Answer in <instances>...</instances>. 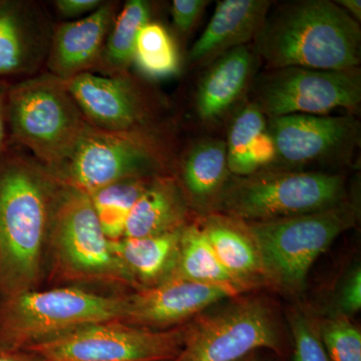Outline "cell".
<instances>
[{
  "label": "cell",
  "instance_id": "1",
  "mask_svg": "<svg viewBox=\"0 0 361 361\" xmlns=\"http://www.w3.org/2000/svg\"><path fill=\"white\" fill-rule=\"evenodd\" d=\"M59 185L32 157L0 158V301L39 285Z\"/></svg>",
  "mask_w": 361,
  "mask_h": 361
},
{
  "label": "cell",
  "instance_id": "2",
  "mask_svg": "<svg viewBox=\"0 0 361 361\" xmlns=\"http://www.w3.org/2000/svg\"><path fill=\"white\" fill-rule=\"evenodd\" d=\"M360 23L336 2L298 0L268 11L254 51L270 70L348 71L360 63Z\"/></svg>",
  "mask_w": 361,
  "mask_h": 361
},
{
  "label": "cell",
  "instance_id": "3",
  "mask_svg": "<svg viewBox=\"0 0 361 361\" xmlns=\"http://www.w3.org/2000/svg\"><path fill=\"white\" fill-rule=\"evenodd\" d=\"M6 115L14 141L49 170L70 155L89 126L65 80L49 73L9 85Z\"/></svg>",
  "mask_w": 361,
  "mask_h": 361
},
{
  "label": "cell",
  "instance_id": "4",
  "mask_svg": "<svg viewBox=\"0 0 361 361\" xmlns=\"http://www.w3.org/2000/svg\"><path fill=\"white\" fill-rule=\"evenodd\" d=\"M125 296L77 287L23 292L0 301V348L26 349L92 323L122 322Z\"/></svg>",
  "mask_w": 361,
  "mask_h": 361
},
{
  "label": "cell",
  "instance_id": "5",
  "mask_svg": "<svg viewBox=\"0 0 361 361\" xmlns=\"http://www.w3.org/2000/svg\"><path fill=\"white\" fill-rule=\"evenodd\" d=\"M47 246L54 268L68 281L137 287L104 234L90 195L61 182Z\"/></svg>",
  "mask_w": 361,
  "mask_h": 361
},
{
  "label": "cell",
  "instance_id": "6",
  "mask_svg": "<svg viewBox=\"0 0 361 361\" xmlns=\"http://www.w3.org/2000/svg\"><path fill=\"white\" fill-rule=\"evenodd\" d=\"M343 196L341 175L261 170L228 180L213 208L240 222H262L324 210Z\"/></svg>",
  "mask_w": 361,
  "mask_h": 361
},
{
  "label": "cell",
  "instance_id": "7",
  "mask_svg": "<svg viewBox=\"0 0 361 361\" xmlns=\"http://www.w3.org/2000/svg\"><path fill=\"white\" fill-rule=\"evenodd\" d=\"M356 220V207L342 201L317 212L243 224L257 247L265 276L293 291L303 286L315 261Z\"/></svg>",
  "mask_w": 361,
  "mask_h": 361
},
{
  "label": "cell",
  "instance_id": "8",
  "mask_svg": "<svg viewBox=\"0 0 361 361\" xmlns=\"http://www.w3.org/2000/svg\"><path fill=\"white\" fill-rule=\"evenodd\" d=\"M161 157L140 130L110 132L89 123L70 155L51 172L87 195L120 180L159 176Z\"/></svg>",
  "mask_w": 361,
  "mask_h": 361
},
{
  "label": "cell",
  "instance_id": "9",
  "mask_svg": "<svg viewBox=\"0 0 361 361\" xmlns=\"http://www.w3.org/2000/svg\"><path fill=\"white\" fill-rule=\"evenodd\" d=\"M187 326L144 329L120 320L92 323L26 348L42 361H171Z\"/></svg>",
  "mask_w": 361,
  "mask_h": 361
},
{
  "label": "cell",
  "instance_id": "10",
  "mask_svg": "<svg viewBox=\"0 0 361 361\" xmlns=\"http://www.w3.org/2000/svg\"><path fill=\"white\" fill-rule=\"evenodd\" d=\"M280 342L269 305L247 299L188 324L182 348L171 361H239L256 349L279 350Z\"/></svg>",
  "mask_w": 361,
  "mask_h": 361
},
{
  "label": "cell",
  "instance_id": "11",
  "mask_svg": "<svg viewBox=\"0 0 361 361\" xmlns=\"http://www.w3.org/2000/svg\"><path fill=\"white\" fill-rule=\"evenodd\" d=\"M361 78L357 68L320 71L271 70L254 82L253 102L269 118L290 115H327L336 109L357 108Z\"/></svg>",
  "mask_w": 361,
  "mask_h": 361
},
{
  "label": "cell",
  "instance_id": "12",
  "mask_svg": "<svg viewBox=\"0 0 361 361\" xmlns=\"http://www.w3.org/2000/svg\"><path fill=\"white\" fill-rule=\"evenodd\" d=\"M257 282L208 284L169 278L126 297L122 322L144 329L165 330L199 314L213 304L232 298Z\"/></svg>",
  "mask_w": 361,
  "mask_h": 361
},
{
  "label": "cell",
  "instance_id": "13",
  "mask_svg": "<svg viewBox=\"0 0 361 361\" xmlns=\"http://www.w3.org/2000/svg\"><path fill=\"white\" fill-rule=\"evenodd\" d=\"M358 123L353 116L290 115L270 118L267 130L274 142L275 161L290 166L330 160L357 144Z\"/></svg>",
  "mask_w": 361,
  "mask_h": 361
},
{
  "label": "cell",
  "instance_id": "14",
  "mask_svg": "<svg viewBox=\"0 0 361 361\" xmlns=\"http://www.w3.org/2000/svg\"><path fill=\"white\" fill-rule=\"evenodd\" d=\"M66 85L87 122L110 132L139 130L145 118L139 92L125 75L80 73Z\"/></svg>",
  "mask_w": 361,
  "mask_h": 361
},
{
  "label": "cell",
  "instance_id": "15",
  "mask_svg": "<svg viewBox=\"0 0 361 361\" xmlns=\"http://www.w3.org/2000/svg\"><path fill=\"white\" fill-rule=\"evenodd\" d=\"M52 32L37 4L0 0V80L37 73L47 61Z\"/></svg>",
  "mask_w": 361,
  "mask_h": 361
},
{
  "label": "cell",
  "instance_id": "16",
  "mask_svg": "<svg viewBox=\"0 0 361 361\" xmlns=\"http://www.w3.org/2000/svg\"><path fill=\"white\" fill-rule=\"evenodd\" d=\"M116 4H106L80 20L61 23L52 32L47 54L49 73L66 80L99 65L115 20Z\"/></svg>",
  "mask_w": 361,
  "mask_h": 361
},
{
  "label": "cell",
  "instance_id": "17",
  "mask_svg": "<svg viewBox=\"0 0 361 361\" xmlns=\"http://www.w3.org/2000/svg\"><path fill=\"white\" fill-rule=\"evenodd\" d=\"M272 6L269 0L218 1L210 23L190 49L188 61L210 66L223 54L255 39Z\"/></svg>",
  "mask_w": 361,
  "mask_h": 361
},
{
  "label": "cell",
  "instance_id": "18",
  "mask_svg": "<svg viewBox=\"0 0 361 361\" xmlns=\"http://www.w3.org/2000/svg\"><path fill=\"white\" fill-rule=\"evenodd\" d=\"M258 58L254 49L244 45L211 63L199 82L195 99L202 122H219L231 111L253 82Z\"/></svg>",
  "mask_w": 361,
  "mask_h": 361
},
{
  "label": "cell",
  "instance_id": "19",
  "mask_svg": "<svg viewBox=\"0 0 361 361\" xmlns=\"http://www.w3.org/2000/svg\"><path fill=\"white\" fill-rule=\"evenodd\" d=\"M187 199L172 178L155 176L135 202L123 238H144L178 231L186 226Z\"/></svg>",
  "mask_w": 361,
  "mask_h": 361
},
{
  "label": "cell",
  "instance_id": "20",
  "mask_svg": "<svg viewBox=\"0 0 361 361\" xmlns=\"http://www.w3.org/2000/svg\"><path fill=\"white\" fill-rule=\"evenodd\" d=\"M225 142L228 169L237 177L254 174L275 161L266 116L255 104H247L233 118Z\"/></svg>",
  "mask_w": 361,
  "mask_h": 361
},
{
  "label": "cell",
  "instance_id": "21",
  "mask_svg": "<svg viewBox=\"0 0 361 361\" xmlns=\"http://www.w3.org/2000/svg\"><path fill=\"white\" fill-rule=\"evenodd\" d=\"M182 230L158 236L111 241L114 250L137 289L155 286L171 276L177 262Z\"/></svg>",
  "mask_w": 361,
  "mask_h": 361
},
{
  "label": "cell",
  "instance_id": "22",
  "mask_svg": "<svg viewBox=\"0 0 361 361\" xmlns=\"http://www.w3.org/2000/svg\"><path fill=\"white\" fill-rule=\"evenodd\" d=\"M202 227L221 264L233 276L254 282L265 276L257 247L244 224L238 226L226 216H211Z\"/></svg>",
  "mask_w": 361,
  "mask_h": 361
},
{
  "label": "cell",
  "instance_id": "23",
  "mask_svg": "<svg viewBox=\"0 0 361 361\" xmlns=\"http://www.w3.org/2000/svg\"><path fill=\"white\" fill-rule=\"evenodd\" d=\"M229 174L226 142L220 140L197 142L183 163L185 189L191 200L201 207H213Z\"/></svg>",
  "mask_w": 361,
  "mask_h": 361
},
{
  "label": "cell",
  "instance_id": "24",
  "mask_svg": "<svg viewBox=\"0 0 361 361\" xmlns=\"http://www.w3.org/2000/svg\"><path fill=\"white\" fill-rule=\"evenodd\" d=\"M169 278H180L208 284L254 282L233 276L221 264L203 227L196 224L186 225L183 228L177 262Z\"/></svg>",
  "mask_w": 361,
  "mask_h": 361
},
{
  "label": "cell",
  "instance_id": "25",
  "mask_svg": "<svg viewBox=\"0 0 361 361\" xmlns=\"http://www.w3.org/2000/svg\"><path fill=\"white\" fill-rule=\"evenodd\" d=\"M151 4L148 1L126 2L114 20L97 66L109 75H125L134 63L137 35L151 21Z\"/></svg>",
  "mask_w": 361,
  "mask_h": 361
},
{
  "label": "cell",
  "instance_id": "26",
  "mask_svg": "<svg viewBox=\"0 0 361 361\" xmlns=\"http://www.w3.org/2000/svg\"><path fill=\"white\" fill-rule=\"evenodd\" d=\"M151 178L120 180L90 195L99 224L111 241H118L125 236L130 211Z\"/></svg>",
  "mask_w": 361,
  "mask_h": 361
},
{
  "label": "cell",
  "instance_id": "27",
  "mask_svg": "<svg viewBox=\"0 0 361 361\" xmlns=\"http://www.w3.org/2000/svg\"><path fill=\"white\" fill-rule=\"evenodd\" d=\"M180 54L167 28L157 21H149L135 40L134 63L146 77L161 80L177 75Z\"/></svg>",
  "mask_w": 361,
  "mask_h": 361
},
{
  "label": "cell",
  "instance_id": "28",
  "mask_svg": "<svg viewBox=\"0 0 361 361\" xmlns=\"http://www.w3.org/2000/svg\"><path fill=\"white\" fill-rule=\"evenodd\" d=\"M320 337L330 361H361V334L348 316L323 320Z\"/></svg>",
  "mask_w": 361,
  "mask_h": 361
},
{
  "label": "cell",
  "instance_id": "29",
  "mask_svg": "<svg viewBox=\"0 0 361 361\" xmlns=\"http://www.w3.org/2000/svg\"><path fill=\"white\" fill-rule=\"evenodd\" d=\"M289 323L294 339L292 361H330L319 330L316 329L310 318L296 311L289 316Z\"/></svg>",
  "mask_w": 361,
  "mask_h": 361
},
{
  "label": "cell",
  "instance_id": "30",
  "mask_svg": "<svg viewBox=\"0 0 361 361\" xmlns=\"http://www.w3.org/2000/svg\"><path fill=\"white\" fill-rule=\"evenodd\" d=\"M208 4L206 0H174L172 18L176 30L183 35L193 30Z\"/></svg>",
  "mask_w": 361,
  "mask_h": 361
},
{
  "label": "cell",
  "instance_id": "31",
  "mask_svg": "<svg viewBox=\"0 0 361 361\" xmlns=\"http://www.w3.org/2000/svg\"><path fill=\"white\" fill-rule=\"evenodd\" d=\"M341 314L348 316L358 312L361 308V270L351 271L341 287L338 298Z\"/></svg>",
  "mask_w": 361,
  "mask_h": 361
},
{
  "label": "cell",
  "instance_id": "32",
  "mask_svg": "<svg viewBox=\"0 0 361 361\" xmlns=\"http://www.w3.org/2000/svg\"><path fill=\"white\" fill-rule=\"evenodd\" d=\"M101 0H56L54 6L61 16L75 18L87 13H92L103 6Z\"/></svg>",
  "mask_w": 361,
  "mask_h": 361
},
{
  "label": "cell",
  "instance_id": "33",
  "mask_svg": "<svg viewBox=\"0 0 361 361\" xmlns=\"http://www.w3.org/2000/svg\"><path fill=\"white\" fill-rule=\"evenodd\" d=\"M9 85H11L6 80H0V158L4 154V146H6V103Z\"/></svg>",
  "mask_w": 361,
  "mask_h": 361
},
{
  "label": "cell",
  "instance_id": "34",
  "mask_svg": "<svg viewBox=\"0 0 361 361\" xmlns=\"http://www.w3.org/2000/svg\"><path fill=\"white\" fill-rule=\"evenodd\" d=\"M0 361H42L27 349L0 348Z\"/></svg>",
  "mask_w": 361,
  "mask_h": 361
},
{
  "label": "cell",
  "instance_id": "35",
  "mask_svg": "<svg viewBox=\"0 0 361 361\" xmlns=\"http://www.w3.org/2000/svg\"><path fill=\"white\" fill-rule=\"evenodd\" d=\"M336 4L349 14L356 21L361 20V1L360 0H338Z\"/></svg>",
  "mask_w": 361,
  "mask_h": 361
},
{
  "label": "cell",
  "instance_id": "36",
  "mask_svg": "<svg viewBox=\"0 0 361 361\" xmlns=\"http://www.w3.org/2000/svg\"><path fill=\"white\" fill-rule=\"evenodd\" d=\"M239 361H256V360L255 356H254L253 353H251V355L246 356V357H244L243 360Z\"/></svg>",
  "mask_w": 361,
  "mask_h": 361
}]
</instances>
